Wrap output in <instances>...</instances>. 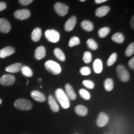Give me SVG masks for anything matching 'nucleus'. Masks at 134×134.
<instances>
[{"instance_id": "7c9ffc66", "label": "nucleus", "mask_w": 134, "mask_h": 134, "mask_svg": "<svg viewBox=\"0 0 134 134\" xmlns=\"http://www.w3.org/2000/svg\"><path fill=\"white\" fill-rule=\"evenodd\" d=\"M117 58V55L116 53H112V55L109 57L108 62H107V65H108V66H110L113 65H114V63L115 62V61H116Z\"/></svg>"}, {"instance_id": "4c0bfd02", "label": "nucleus", "mask_w": 134, "mask_h": 134, "mask_svg": "<svg viewBox=\"0 0 134 134\" xmlns=\"http://www.w3.org/2000/svg\"><path fill=\"white\" fill-rule=\"evenodd\" d=\"M129 66L131 69H134V58H132L129 62Z\"/></svg>"}, {"instance_id": "58836bf2", "label": "nucleus", "mask_w": 134, "mask_h": 134, "mask_svg": "<svg viewBox=\"0 0 134 134\" xmlns=\"http://www.w3.org/2000/svg\"><path fill=\"white\" fill-rule=\"evenodd\" d=\"M107 1H108V0H95V3L96 4H100V3H104Z\"/></svg>"}, {"instance_id": "473e14b6", "label": "nucleus", "mask_w": 134, "mask_h": 134, "mask_svg": "<svg viewBox=\"0 0 134 134\" xmlns=\"http://www.w3.org/2000/svg\"><path fill=\"white\" fill-rule=\"evenodd\" d=\"M134 53V43L132 42L130 43L128 47L125 50V55L127 57H130L132 55H133Z\"/></svg>"}, {"instance_id": "9d476101", "label": "nucleus", "mask_w": 134, "mask_h": 134, "mask_svg": "<svg viewBox=\"0 0 134 134\" xmlns=\"http://www.w3.org/2000/svg\"><path fill=\"white\" fill-rule=\"evenodd\" d=\"M109 122V117L105 113H100L98 115V119L96 120V124L98 127H104Z\"/></svg>"}, {"instance_id": "7ed1b4c3", "label": "nucleus", "mask_w": 134, "mask_h": 134, "mask_svg": "<svg viewBox=\"0 0 134 134\" xmlns=\"http://www.w3.org/2000/svg\"><path fill=\"white\" fill-rule=\"evenodd\" d=\"M15 108L22 110H29L32 108V104L26 99H18L14 102Z\"/></svg>"}, {"instance_id": "6e6552de", "label": "nucleus", "mask_w": 134, "mask_h": 134, "mask_svg": "<svg viewBox=\"0 0 134 134\" xmlns=\"http://www.w3.org/2000/svg\"><path fill=\"white\" fill-rule=\"evenodd\" d=\"M14 16L19 20H26L31 16V12L28 9H19L15 11Z\"/></svg>"}, {"instance_id": "4be33fe9", "label": "nucleus", "mask_w": 134, "mask_h": 134, "mask_svg": "<svg viewBox=\"0 0 134 134\" xmlns=\"http://www.w3.org/2000/svg\"><path fill=\"white\" fill-rule=\"evenodd\" d=\"M81 26L84 30L88 32H91L94 29V26L93 23L91 21H88V20H85V21L82 22Z\"/></svg>"}, {"instance_id": "423d86ee", "label": "nucleus", "mask_w": 134, "mask_h": 134, "mask_svg": "<svg viewBox=\"0 0 134 134\" xmlns=\"http://www.w3.org/2000/svg\"><path fill=\"white\" fill-rule=\"evenodd\" d=\"M54 9L60 16H64L68 12V6L62 3H57L54 5Z\"/></svg>"}, {"instance_id": "f03ea898", "label": "nucleus", "mask_w": 134, "mask_h": 134, "mask_svg": "<svg viewBox=\"0 0 134 134\" xmlns=\"http://www.w3.org/2000/svg\"><path fill=\"white\" fill-rule=\"evenodd\" d=\"M45 67L48 71L53 75H59L62 71V68L58 63L52 60H48L45 63Z\"/></svg>"}, {"instance_id": "0eeeda50", "label": "nucleus", "mask_w": 134, "mask_h": 134, "mask_svg": "<svg viewBox=\"0 0 134 134\" xmlns=\"http://www.w3.org/2000/svg\"><path fill=\"white\" fill-rule=\"evenodd\" d=\"M16 78L12 75H4L0 78V84L4 86H11L14 83Z\"/></svg>"}, {"instance_id": "aec40b11", "label": "nucleus", "mask_w": 134, "mask_h": 134, "mask_svg": "<svg viewBox=\"0 0 134 134\" xmlns=\"http://www.w3.org/2000/svg\"><path fill=\"white\" fill-rule=\"evenodd\" d=\"M42 37V30L41 28L36 27L33 30L31 34V38L34 42H38Z\"/></svg>"}, {"instance_id": "dca6fc26", "label": "nucleus", "mask_w": 134, "mask_h": 134, "mask_svg": "<svg viewBox=\"0 0 134 134\" xmlns=\"http://www.w3.org/2000/svg\"><path fill=\"white\" fill-rule=\"evenodd\" d=\"M48 104H49L50 108L51 109V110H52L54 113H57V112L59 111V105L57 103L55 99L53 98L52 96L50 95L48 98Z\"/></svg>"}, {"instance_id": "f8f14e48", "label": "nucleus", "mask_w": 134, "mask_h": 134, "mask_svg": "<svg viewBox=\"0 0 134 134\" xmlns=\"http://www.w3.org/2000/svg\"><path fill=\"white\" fill-rule=\"evenodd\" d=\"M15 49L13 47H6L0 50V58H4L13 55Z\"/></svg>"}, {"instance_id": "a878e982", "label": "nucleus", "mask_w": 134, "mask_h": 134, "mask_svg": "<svg viewBox=\"0 0 134 134\" xmlns=\"http://www.w3.org/2000/svg\"><path fill=\"white\" fill-rule=\"evenodd\" d=\"M110 29L108 27H104L98 31V35L100 38H104L109 34Z\"/></svg>"}, {"instance_id": "a19ab883", "label": "nucleus", "mask_w": 134, "mask_h": 134, "mask_svg": "<svg viewBox=\"0 0 134 134\" xmlns=\"http://www.w3.org/2000/svg\"><path fill=\"white\" fill-rule=\"evenodd\" d=\"M1 103H2V100H1V99H0V105H1Z\"/></svg>"}, {"instance_id": "72a5a7b5", "label": "nucleus", "mask_w": 134, "mask_h": 134, "mask_svg": "<svg viewBox=\"0 0 134 134\" xmlns=\"http://www.w3.org/2000/svg\"><path fill=\"white\" fill-rule=\"evenodd\" d=\"M83 85L88 89H93L94 88V83L91 80H84L83 81Z\"/></svg>"}, {"instance_id": "20e7f679", "label": "nucleus", "mask_w": 134, "mask_h": 134, "mask_svg": "<svg viewBox=\"0 0 134 134\" xmlns=\"http://www.w3.org/2000/svg\"><path fill=\"white\" fill-rule=\"evenodd\" d=\"M117 72L119 79L123 82H127L130 80V74L128 70L124 66L122 65H118L117 67Z\"/></svg>"}, {"instance_id": "a211bd4d", "label": "nucleus", "mask_w": 134, "mask_h": 134, "mask_svg": "<svg viewBox=\"0 0 134 134\" xmlns=\"http://www.w3.org/2000/svg\"><path fill=\"white\" fill-rule=\"evenodd\" d=\"M110 9V7L107 6H104L99 8L96 10V16L97 17H99V18H102V17L105 16L109 12Z\"/></svg>"}, {"instance_id": "79ce46f5", "label": "nucleus", "mask_w": 134, "mask_h": 134, "mask_svg": "<svg viewBox=\"0 0 134 134\" xmlns=\"http://www.w3.org/2000/svg\"><path fill=\"white\" fill-rule=\"evenodd\" d=\"M80 1H81V2H84V1H86V0H80Z\"/></svg>"}, {"instance_id": "2f4dec72", "label": "nucleus", "mask_w": 134, "mask_h": 134, "mask_svg": "<svg viewBox=\"0 0 134 134\" xmlns=\"http://www.w3.org/2000/svg\"><path fill=\"white\" fill-rule=\"evenodd\" d=\"M83 61L85 63H90L92 61V55L90 52H85L83 55Z\"/></svg>"}, {"instance_id": "9b49d317", "label": "nucleus", "mask_w": 134, "mask_h": 134, "mask_svg": "<svg viewBox=\"0 0 134 134\" xmlns=\"http://www.w3.org/2000/svg\"><path fill=\"white\" fill-rule=\"evenodd\" d=\"M76 24V18L75 16H72L65 24V29L67 32H70L74 29Z\"/></svg>"}, {"instance_id": "c85d7f7f", "label": "nucleus", "mask_w": 134, "mask_h": 134, "mask_svg": "<svg viewBox=\"0 0 134 134\" xmlns=\"http://www.w3.org/2000/svg\"><path fill=\"white\" fill-rule=\"evenodd\" d=\"M87 45H88V47L90 48V49L95 50H96L98 47V43L96 42V41L92 39V38H89V39L86 42Z\"/></svg>"}, {"instance_id": "f3484780", "label": "nucleus", "mask_w": 134, "mask_h": 134, "mask_svg": "<svg viewBox=\"0 0 134 134\" xmlns=\"http://www.w3.org/2000/svg\"><path fill=\"white\" fill-rule=\"evenodd\" d=\"M22 67H23V65L21 63H16L14 64L11 65L6 67L5 70L7 72H9V73H15L21 71Z\"/></svg>"}, {"instance_id": "f257e3e1", "label": "nucleus", "mask_w": 134, "mask_h": 134, "mask_svg": "<svg viewBox=\"0 0 134 134\" xmlns=\"http://www.w3.org/2000/svg\"><path fill=\"white\" fill-rule=\"evenodd\" d=\"M55 97L63 109H68L70 108V99L62 89L58 88L55 91Z\"/></svg>"}, {"instance_id": "cd10ccee", "label": "nucleus", "mask_w": 134, "mask_h": 134, "mask_svg": "<svg viewBox=\"0 0 134 134\" xmlns=\"http://www.w3.org/2000/svg\"><path fill=\"white\" fill-rule=\"evenodd\" d=\"M79 93L82 98L85 100H90L91 98V94L86 90L85 89H80L79 91Z\"/></svg>"}, {"instance_id": "ddd939ff", "label": "nucleus", "mask_w": 134, "mask_h": 134, "mask_svg": "<svg viewBox=\"0 0 134 134\" xmlns=\"http://www.w3.org/2000/svg\"><path fill=\"white\" fill-rule=\"evenodd\" d=\"M31 96L34 99L37 100V101L40 102V103H43L46 100V98L45 95L41 92L37 91V90H34L31 91Z\"/></svg>"}, {"instance_id": "b1692460", "label": "nucleus", "mask_w": 134, "mask_h": 134, "mask_svg": "<svg viewBox=\"0 0 134 134\" xmlns=\"http://www.w3.org/2000/svg\"><path fill=\"white\" fill-rule=\"evenodd\" d=\"M54 54L57 58H58V60H60L62 62H64L66 60V58H65V55L64 53L63 52L62 50L60 49L59 48H55L54 50Z\"/></svg>"}, {"instance_id": "c03bdc74", "label": "nucleus", "mask_w": 134, "mask_h": 134, "mask_svg": "<svg viewBox=\"0 0 134 134\" xmlns=\"http://www.w3.org/2000/svg\"><path fill=\"white\" fill-rule=\"evenodd\" d=\"M76 134H78V133H76Z\"/></svg>"}, {"instance_id": "f704fd0d", "label": "nucleus", "mask_w": 134, "mask_h": 134, "mask_svg": "<svg viewBox=\"0 0 134 134\" xmlns=\"http://www.w3.org/2000/svg\"><path fill=\"white\" fill-rule=\"evenodd\" d=\"M80 73L83 76H87L91 73V69L88 66H84L80 69Z\"/></svg>"}, {"instance_id": "6ab92c4d", "label": "nucleus", "mask_w": 134, "mask_h": 134, "mask_svg": "<svg viewBox=\"0 0 134 134\" xmlns=\"http://www.w3.org/2000/svg\"><path fill=\"white\" fill-rule=\"evenodd\" d=\"M75 113L80 116H86L88 114V109L83 105H78L75 108Z\"/></svg>"}, {"instance_id": "412c9836", "label": "nucleus", "mask_w": 134, "mask_h": 134, "mask_svg": "<svg viewBox=\"0 0 134 134\" xmlns=\"http://www.w3.org/2000/svg\"><path fill=\"white\" fill-rule=\"evenodd\" d=\"M93 68L94 71L96 73L99 74L103 71V62L100 59H96L94 60L93 63Z\"/></svg>"}, {"instance_id": "37998d69", "label": "nucleus", "mask_w": 134, "mask_h": 134, "mask_svg": "<svg viewBox=\"0 0 134 134\" xmlns=\"http://www.w3.org/2000/svg\"><path fill=\"white\" fill-rule=\"evenodd\" d=\"M28 84H29V80H27V83H26V85H27Z\"/></svg>"}, {"instance_id": "e433bc0d", "label": "nucleus", "mask_w": 134, "mask_h": 134, "mask_svg": "<svg viewBox=\"0 0 134 134\" xmlns=\"http://www.w3.org/2000/svg\"><path fill=\"white\" fill-rule=\"evenodd\" d=\"M6 7H7V5L4 2H0V12L6 9Z\"/></svg>"}, {"instance_id": "393cba45", "label": "nucleus", "mask_w": 134, "mask_h": 134, "mask_svg": "<svg viewBox=\"0 0 134 134\" xmlns=\"http://www.w3.org/2000/svg\"><path fill=\"white\" fill-rule=\"evenodd\" d=\"M104 88L107 91H110L113 90L114 83L111 78H107L104 81Z\"/></svg>"}, {"instance_id": "1a4fd4ad", "label": "nucleus", "mask_w": 134, "mask_h": 134, "mask_svg": "<svg viewBox=\"0 0 134 134\" xmlns=\"http://www.w3.org/2000/svg\"><path fill=\"white\" fill-rule=\"evenodd\" d=\"M11 26L9 22L4 18H0V32L2 33H8L11 31Z\"/></svg>"}, {"instance_id": "ea45409f", "label": "nucleus", "mask_w": 134, "mask_h": 134, "mask_svg": "<svg viewBox=\"0 0 134 134\" xmlns=\"http://www.w3.org/2000/svg\"><path fill=\"white\" fill-rule=\"evenodd\" d=\"M133 21H134V18H133V16H132V19H131V27L132 29L133 30Z\"/></svg>"}, {"instance_id": "c9c22d12", "label": "nucleus", "mask_w": 134, "mask_h": 134, "mask_svg": "<svg viewBox=\"0 0 134 134\" xmlns=\"http://www.w3.org/2000/svg\"><path fill=\"white\" fill-rule=\"evenodd\" d=\"M33 0H19V2L20 4L23 6H27L32 3Z\"/></svg>"}, {"instance_id": "c756f323", "label": "nucleus", "mask_w": 134, "mask_h": 134, "mask_svg": "<svg viewBox=\"0 0 134 134\" xmlns=\"http://www.w3.org/2000/svg\"><path fill=\"white\" fill-rule=\"evenodd\" d=\"M80 43V40L78 37H73L70 38L69 43H68V46L70 47H73L79 45Z\"/></svg>"}, {"instance_id": "bb28decb", "label": "nucleus", "mask_w": 134, "mask_h": 134, "mask_svg": "<svg viewBox=\"0 0 134 134\" xmlns=\"http://www.w3.org/2000/svg\"><path fill=\"white\" fill-rule=\"evenodd\" d=\"M21 71L24 76L27 77H32L33 75V72L31 68L29 66H23Z\"/></svg>"}, {"instance_id": "5701e85b", "label": "nucleus", "mask_w": 134, "mask_h": 134, "mask_svg": "<svg viewBox=\"0 0 134 134\" xmlns=\"http://www.w3.org/2000/svg\"><path fill=\"white\" fill-rule=\"evenodd\" d=\"M112 40L115 43H122L124 41L125 38L124 35L122 33L117 32L115 33L112 37Z\"/></svg>"}, {"instance_id": "2eb2a0df", "label": "nucleus", "mask_w": 134, "mask_h": 134, "mask_svg": "<svg viewBox=\"0 0 134 134\" xmlns=\"http://www.w3.org/2000/svg\"><path fill=\"white\" fill-rule=\"evenodd\" d=\"M46 50L43 46H39L35 51V58L37 60H41L46 57Z\"/></svg>"}, {"instance_id": "4468645a", "label": "nucleus", "mask_w": 134, "mask_h": 134, "mask_svg": "<svg viewBox=\"0 0 134 134\" xmlns=\"http://www.w3.org/2000/svg\"><path fill=\"white\" fill-rule=\"evenodd\" d=\"M65 91H66V94L69 98V99L71 100H75L76 99V94L75 93L73 87H72L70 84L67 83L65 85Z\"/></svg>"}, {"instance_id": "39448f33", "label": "nucleus", "mask_w": 134, "mask_h": 134, "mask_svg": "<svg viewBox=\"0 0 134 134\" xmlns=\"http://www.w3.org/2000/svg\"><path fill=\"white\" fill-rule=\"evenodd\" d=\"M47 39L50 42L57 43L60 40V34L53 29H48L45 32Z\"/></svg>"}]
</instances>
